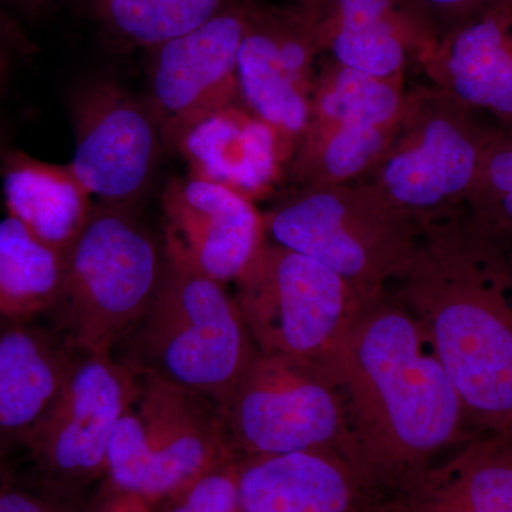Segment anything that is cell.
I'll list each match as a JSON object with an SVG mask.
<instances>
[{"label": "cell", "instance_id": "cell-1", "mask_svg": "<svg viewBox=\"0 0 512 512\" xmlns=\"http://www.w3.org/2000/svg\"><path fill=\"white\" fill-rule=\"evenodd\" d=\"M345 397L352 460L380 488H400L440 451L470 440L460 394L412 312L367 296L323 363Z\"/></svg>", "mask_w": 512, "mask_h": 512}, {"label": "cell", "instance_id": "cell-2", "mask_svg": "<svg viewBox=\"0 0 512 512\" xmlns=\"http://www.w3.org/2000/svg\"><path fill=\"white\" fill-rule=\"evenodd\" d=\"M394 298L419 320L470 426L512 436V265L464 214L423 228Z\"/></svg>", "mask_w": 512, "mask_h": 512}, {"label": "cell", "instance_id": "cell-3", "mask_svg": "<svg viewBox=\"0 0 512 512\" xmlns=\"http://www.w3.org/2000/svg\"><path fill=\"white\" fill-rule=\"evenodd\" d=\"M116 350L134 375L198 394L218 410L259 353L224 284L167 251L153 299Z\"/></svg>", "mask_w": 512, "mask_h": 512}, {"label": "cell", "instance_id": "cell-4", "mask_svg": "<svg viewBox=\"0 0 512 512\" xmlns=\"http://www.w3.org/2000/svg\"><path fill=\"white\" fill-rule=\"evenodd\" d=\"M165 264L164 242L136 207L94 202L66 254L62 293L49 315L74 352L113 355L146 311Z\"/></svg>", "mask_w": 512, "mask_h": 512}, {"label": "cell", "instance_id": "cell-5", "mask_svg": "<svg viewBox=\"0 0 512 512\" xmlns=\"http://www.w3.org/2000/svg\"><path fill=\"white\" fill-rule=\"evenodd\" d=\"M476 111L436 86L407 92L392 141L363 183L421 228L463 214L498 131Z\"/></svg>", "mask_w": 512, "mask_h": 512}, {"label": "cell", "instance_id": "cell-6", "mask_svg": "<svg viewBox=\"0 0 512 512\" xmlns=\"http://www.w3.org/2000/svg\"><path fill=\"white\" fill-rule=\"evenodd\" d=\"M275 245L315 259L370 295L396 281L423 228L365 183L303 188L264 214Z\"/></svg>", "mask_w": 512, "mask_h": 512}, {"label": "cell", "instance_id": "cell-7", "mask_svg": "<svg viewBox=\"0 0 512 512\" xmlns=\"http://www.w3.org/2000/svg\"><path fill=\"white\" fill-rule=\"evenodd\" d=\"M232 460L237 458L214 403L140 377L136 400L111 437L106 483L156 507Z\"/></svg>", "mask_w": 512, "mask_h": 512}, {"label": "cell", "instance_id": "cell-8", "mask_svg": "<svg viewBox=\"0 0 512 512\" xmlns=\"http://www.w3.org/2000/svg\"><path fill=\"white\" fill-rule=\"evenodd\" d=\"M218 412L237 460L313 450L352 460L345 397L323 363L259 352Z\"/></svg>", "mask_w": 512, "mask_h": 512}, {"label": "cell", "instance_id": "cell-9", "mask_svg": "<svg viewBox=\"0 0 512 512\" xmlns=\"http://www.w3.org/2000/svg\"><path fill=\"white\" fill-rule=\"evenodd\" d=\"M237 284L235 299L259 352L316 363L335 355L369 296L279 245L265 244Z\"/></svg>", "mask_w": 512, "mask_h": 512}, {"label": "cell", "instance_id": "cell-10", "mask_svg": "<svg viewBox=\"0 0 512 512\" xmlns=\"http://www.w3.org/2000/svg\"><path fill=\"white\" fill-rule=\"evenodd\" d=\"M138 387L140 377L114 355L77 352L62 392L26 446L46 490L72 495L106 477L111 437Z\"/></svg>", "mask_w": 512, "mask_h": 512}, {"label": "cell", "instance_id": "cell-11", "mask_svg": "<svg viewBox=\"0 0 512 512\" xmlns=\"http://www.w3.org/2000/svg\"><path fill=\"white\" fill-rule=\"evenodd\" d=\"M74 136L69 165L96 202L136 207L153 185L165 150L146 97L107 77L77 84L69 96Z\"/></svg>", "mask_w": 512, "mask_h": 512}, {"label": "cell", "instance_id": "cell-12", "mask_svg": "<svg viewBox=\"0 0 512 512\" xmlns=\"http://www.w3.org/2000/svg\"><path fill=\"white\" fill-rule=\"evenodd\" d=\"M320 53L309 0H255L248 6L238 53L239 97L274 128L289 164L308 124Z\"/></svg>", "mask_w": 512, "mask_h": 512}, {"label": "cell", "instance_id": "cell-13", "mask_svg": "<svg viewBox=\"0 0 512 512\" xmlns=\"http://www.w3.org/2000/svg\"><path fill=\"white\" fill-rule=\"evenodd\" d=\"M249 5L148 50L146 99L165 150L174 151L198 121L241 103L238 53Z\"/></svg>", "mask_w": 512, "mask_h": 512}, {"label": "cell", "instance_id": "cell-14", "mask_svg": "<svg viewBox=\"0 0 512 512\" xmlns=\"http://www.w3.org/2000/svg\"><path fill=\"white\" fill-rule=\"evenodd\" d=\"M164 249L202 275L237 282L265 247L264 214L220 184L175 177L161 194Z\"/></svg>", "mask_w": 512, "mask_h": 512}, {"label": "cell", "instance_id": "cell-15", "mask_svg": "<svg viewBox=\"0 0 512 512\" xmlns=\"http://www.w3.org/2000/svg\"><path fill=\"white\" fill-rule=\"evenodd\" d=\"M323 53L349 69L390 79L410 57L421 64L439 32L419 0H309Z\"/></svg>", "mask_w": 512, "mask_h": 512}, {"label": "cell", "instance_id": "cell-16", "mask_svg": "<svg viewBox=\"0 0 512 512\" xmlns=\"http://www.w3.org/2000/svg\"><path fill=\"white\" fill-rule=\"evenodd\" d=\"M237 461L242 512H379L380 488L336 451Z\"/></svg>", "mask_w": 512, "mask_h": 512}, {"label": "cell", "instance_id": "cell-17", "mask_svg": "<svg viewBox=\"0 0 512 512\" xmlns=\"http://www.w3.org/2000/svg\"><path fill=\"white\" fill-rule=\"evenodd\" d=\"M421 66L433 86L512 128V0H493L448 30Z\"/></svg>", "mask_w": 512, "mask_h": 512}, {"label": "cell", "instance_id": "cell-18", "mask_svg": "<svg viewBox=\"0 0 512 512\" xmlns=\"http://www.w3.org/2000/svg\"><path fill=\"white\" fill-rule=\"evenodd\" d=\"M174 153L184 158L191 177L220 184L254 202L274 190L289 168L274 128L242 103L198 121Z\"/></svg>", "mask_w": 512, "mask_h": 512}, {"label": "cell", "instance_id": "cell-19", "mask_svg": "<svg viewBox=\"0 0 512 512\" xmlns=\"http://www.w3.org/2000/svg\"><path fill=\"white\" fill-rule=\"evenodd\" d=\"M76 355L53 329L0 319V457L28 446Z\"/></svg>", "mask_w": 512, "mask_h": 512}, {"label": "cell", "instance_id": "cell-20", "mask_svg": "<svg viewBox=\"0 0 512 512\" xmlns=\"http://www.w3.org/2000/svg\"><path fill=\"white\" fill-rule=\"evenodd\" d=\"M399 490L403 512H512V436L477 434Z\"/></svg>", "mask_w": 512, "mask_h": 512}, {"label": "cell", "instance_id": "cell-21", "mask_svg": "<svg viewBox=\"0 0 512 512\" xmlns=\"http://www.w3.org/2000/svg\"><path fill=\"white\" fill-rule=\"evenodd\" d=\"M0 180L8 217L66 255L82 234L94 202L69 164H53L18 148L3 150Z\"/></svg>", "mask_w": 512, "mask_h": 512}, {"label": "cell", "instance_id": "cell-22", "mask_svg": "<svg viewBox=\"0 0 512 512\" xmlns=\"http://www.w3.org/2000/svg\"><path fill=\"white\" fill-rule=\"evenodd\" d=\"M406 96L400 80L348 119L302 140L289 164L293 177L303 188L359 183L392 141Z\"/></svg>", "mask_w": 512, "mask_h": 512}, {"label": "cell", "instance_id": "cell-23", "mask_svg": "<svg viewBox=\"0 0 512 512\" xmlns=\"http://www.w3.org/2000/svg\"><path fill=\"white\" fill-rule=\"evenodd\" d=\"M111 42L148 50L255 0H73Z\"/></svg>", "mask_w": 512, "mask_h": 512}, {"label": "cell", "instance_id": "cell-24", "mask_svg": "<svg viewBox=\"0 0 512 512\" xmlns=\"http://www.w3.org/2000/svg\"><path fill=\"white\" fill-rule=\"evenodd\" d=\"M66 255L6 215L0 220V319L30 320L55 306Z\"/></svg>", "mask_w": 512, "mask_h": 512}, {"label": "cell", "instance_id": "cell-25", "mask_svg": "<svg viewBox=\"0 0 512 512\" xmlns=\"http://www.w3.org/2000/svg\"><path fill=\"white\" fill-rule=\"evenodd\" d=\"M464 217L478 232L505 244L512 239V137L497 131L485 150Z\"/></svg>", "mask_w": 512, "mask_h": 512}, {"label": "cell", "instance_id": "cell-26", "mask_svg": "<svg viewBox=\"0 0 512 512\" xmlns=\"http://www.w3.org/2000/svg\"><path fill=\"white\" fill-rule=\"evenodd\" d=\"M154 508L156 512H242L238 461L208 471Z\"/></svg>", "mask_w": 512, "mask_h": 512}, {"label": "cell", "instance_id": "cell-27", "mask_svg": "<svg viewBox=\"0 0 512 512\" xmlns=\"http://www.w3.org/2000/svg\"><path fill=\"white\" fill-rule=\"evenodd\" d=\"M36 55V45L23 28L22 20L0 6V93L13 74Z\"/></svg>", "mask_w": 512, "mask_h": 512}, {"label": "cell", "instance_id": "cell-28", "mask_svg": "<svg viewBox=\"0 0 512 512\" xmlns=\"http://www.w3.org/2000/svg\"><path fill=\"white\" fill-rule=\"evenodd\" d=\"M72 500V495L53 491H30L25 488L0 487V512H83Z\"/></svg>", "mask_w": 512, "mask_h": 512}, {"label": "cell", "instance_id": "cell-29", "mask_svg": "<svg viewBox=\"0 0 512 512\" xmlns=\"http://www.w3.org/2000/svg\"><path fill=\"white\" fill-rule=\"evenodd\" d=\"M429 12L440 36L493 0H419Z\"/></svg>", "mask_w": 512, "mask_h": 512}, {"label": "cell", "instance_id": "cell-30", "mask_svg": "<svg viewBox=\"0 0 512 512\" xmlns=\"http://www.w3.org/2000/svg\"><path fill=\"white\" fill-rule=\"evenodd\" d=\"M83 512H156V508L137 495L124 493L104 483L100 493L84 507Z\"/></svg>", "mask_w": 512, "mask_h": 512}, {"label": "cell", "instance_id": "cell-31", "mask_svg": "<svg viewBox=\"0 0 512 512\" xmlns=\"http://www.w3.org/2000/svg\"><path fill=\"white\" fill-rule=\"evenodd\" d=\"M57 0H0V6L22 22H39L56 9Z\"/></svg>", "mask_w": 512, "mask_h": 512}, {"label": "cell", "instance_id": "cell-32", "mask_svg": "<svg viewBox=\"0 0 512 512\" xmlns=\"http://www.w3.org/2000/svg\"><path fill=\"white\" fill-rule=\"evenodd\" d=\"M3 484H5L3 483V470L2 467H0V487H2Z\"/></svg>", "mask_w": 512, "mask_h": 512}, {"label": "cell", "instance_id": "cell-33", "mask_svg": "<svg viewBox=\"0 0 512 512\" xmlns=\"http://www.w3.org/2000/svg\"><path fill=\"white\" fill-rule=\"evenodd\" d=\"M508 131H510L511 137H512V128H508Z\"/></svg>", "mask_w": 512, "mask_h": 512}, {"label": "cell", "instance_id": "cell-34", "mask_svg": "<svg viewBox=\"0 0 512 512\" xmlns=\"http://www.w3.org/2000/svg\"><path fill=\"white\" fill-rule=\"evenodd\" d=\"M3 150L0 148V157H2Z\"/></svg>", "mask_w": 512, "mask_h": 512}]
</instances>
